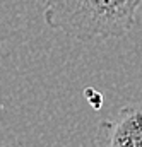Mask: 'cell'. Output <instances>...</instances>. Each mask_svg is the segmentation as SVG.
<instances>
[{
    "mask_svg": "<svg viewBox=\"0 0 142 147\" xmlns=\"http://www.w3.org/2000/svg\"><path fill=\"white\" fill-rule=\"evenodd\" d=\"M45 22L65 36L96 43L127 36L142 0H43Z\"/></svg>",
    "mask_w": 142,
    "mask_h": 147,
    "instance_id": "1",
    "label": "cell"
},
{
    "mask_svg": "<svg viewBox=\"0 0 142 147\" xmlns=\"http://www.w3.org/2000/svg\"><path fill=\"white\" fill-rule=\"evenodd\" d=\"M96 147H142V106H123L96 128Z\"/></svg>",
    "mask_w": 142,
    "mask_h": 147,
    "instance_id": "2",
    "label": "cell"
}]
</instances>
